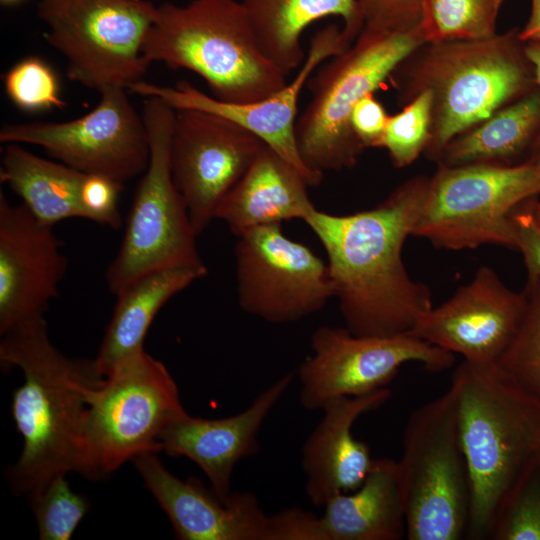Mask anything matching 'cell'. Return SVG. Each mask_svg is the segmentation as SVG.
I'll return each mask as SVG.
<instances>
[{
    "mask_svg": "<svg viewBox=\"0 0 540 540\" xmlns=\"http://www.w3.org/2000/svg\"><path fill=\"white\" fill-rule=\"evenodd\" d=\"M429 182V177L419 175L371 209L347 215L314 209L303 220L327 253L335 298L351 333L410 334L433 308L430 289L411 278L402 260Z\"/></svg>",
    "mask_w": 540,
    "mask_h": 540,
    "instance_id": "obj_1",
    "label": "cell"
},
{
    "mask_svg": "<svg viewBox=\"0 0 540 540\" xmlns=\"http://www.w3.org/2000/svg\"><path fill=\"white\" fill-rule=\"evenodd\" d=\"M0 362L20 368L24 375L11 405L23 439L19 459L9 471L12 488L30 495L58 475L81 474L87 395L105 378L95 359H73L60 352L43 317L2 335Z\"/></svg>",
    "mask_w": 540,
    "mask_h": 540,
    "instance_id": "obj_2",
    "label": "cell"
},
{
    "mask_svg": "<svg viewBox=\"0 0 540 540\" xmlns=\"http://www.w3.org/2000/svg\"><path fill=\"white\" fill-rule=\"evenodd\" d=\"M520 29L484 40L424 43L389 79L400 104L432 94V129L424 152L438 162L444 148L497 110L537 87Z\"/></svg>",
    "mask_w": 540,
    "mask_h": 540,
    "instance_id": "obj_3",
    "label": "cell"
},
{
    "mask_svg": "<svg viewBox=\"0 0 540 540\" xmlns=\"http://www.w3.org/2000/svg\"><path fill=\"white\" fill-rule=\"evenodd\" d=\"M453 377L458 382V425L471 488L467 536L487 539L505 496L540 458V398L497 363L463 361Z\"/></svg>",
    "mask_w": 540,
    "mask_h": 540,
    "instance_id": "obj_4",
    "label": "cell"
},
{
    "mask_svg": "<svg viewBox=\"0 0 540 540\" xmlns=\"http://www.w3.org/2000/svg\"><path fill=\"white\" fill-rule=\"evenodd\" d=\"M142 53L150 63L196 73L224 102L259 101L287 84V76L262 54L236 0L158 5Z\"/></svg>",
    "mask_w": 540,
    "mask_h": 540,
    "instance_id": "obj_5",
    "label": "cell"
},
{
    "mask_svg": "<svg viewBox=\"0 0 540 540\" xmlns=\"http://www.w3.org/2000/svg\"><path fill=\"white\" fill-rule=\"evenodd\" d=\"M422 44L419 27L405 33L363 27L348 49L317 67L306 83L311 100L296 121L299 154L311 171L323 176L357 164L366 148L351 126L354 107Z\"/></svg>",
    "mask_w": 540,
    "mask_h": 540,
    "instance_id": "obj_6",
    "label": "cell"
},
{
    "mask_svg": "<svg viewBox=\"0 0 540 540\" xmlns=\"http://www.w3.org/2000/svg\"><path fill=\"white\" fill-rule=\"evenodd\" d=\"M408 540L467 536L471 488L458 425V382L414 410L398 461Z\"/></svg>",
    "mask_w": 540,
    "mask_h": 540,
    "instance_id": "obj_7",
    "label": "cell"
},
{
    "mask_svg": "<svg viewBox=\"0 0 540 540\" xmlns=\"http://www.w3.org/2000/svg\"><path fill=\"white\" fill-rule=\"evenodd\" d=\"M185 412L161 361L144 349L128 357L88 392L81 475L100 480L140 454L161 451L160 434Z\"/></svg>",
    "mask_w": 540,
    "mask_h": 540,
    "instance_id": "obj_8",
    "label": "cell"
},
{
    "mask_svg": "<svg viewBox=\"0 0 540 540\" xmlns=\"http://www.w3.org/2000/svg\"><path fill=\"white\" fill-rule=\"evenodd\" d=\"M150 160L137 186L119 251L106 270L115 296L138 277L163 268L203 264L186 204L170 167L176 110L158 97L143 106Z\"/></svg>",
    "mask_w": 540,
    "mask_h": 540,
    "instance_id": "obj_9",
    "label": "cell"
},
{
    "mask_svg": "<svg viewBox=\"0 0 540 540\" xmlns=\"http://www.w3.org/2000/svg\"><path fill=\"white\" fill-rule=\"evenodd\" d=\"M540 195V167L438 165L413 235L446 250L499 245L515 249L512 214Z\"/></svg>",
    "mask_w": 540,
    "mask_h": 540,
    "instance_id": "obj_10",
    "label": "cell"
},
{
    "mask_svg": "<svg viewBox=\"0 0 540 540\" xmlns=\"http://www.w3.org/2000/svg\"><path fill=\"white\" fill-rule=\"evenodd\" d=\"M37 14L69 80L98 92L143 80L151 63L142 46L157 15L151 1L39 0Z\"/></svg>",
    "mask_w": 540,
    "mask_h": 540,
    "instance_id": "obj_11",
    "label": "cell"
},
{
    "mask_svg": "<svg viewBox=\"0 0 540 540\" xmlns=\"http://www.w3.org/2000/svg\"><path fill=\"white\" fill-rule=\"evenodd\" d=\"M123 87L100 91L89 113L65 122L7 123L2 143L40 146L59 162L84 174H100L124 184L143 174L150 144L143 116Z\"/></svg>",
    "mask_w": 540,
    "mask_h": 540,
    "instance_id": "obj_12",
    "label": "cell"
},
{
    "mask_svg": "<svg viewBox=\"0 0 540 540\" xmlns=\"http://www.w3.org/2000/svg\"><path fill=\"white\" fill-rule=\"evenodd\" d=\"M311 354L298 367L299 402L321 410L331 399L365 395L385 388L405 363L431 372L450 368L454 354L412 334L358 336L346 327L323 325L311 335Z\"/></svg>",
    "mask_w": 540,
    "mask_h": 540,
    "instance_id": "obj_13",
    "label": "cell"
},
{
    "mask_svg": "<svg viewBox=\"0 0 540 540\" xmlns=\"http://www.w3.org/2000/svg\"><path fill=\"white\" fill-rule=\"evenodd\" d=\"M237 238V296L246 313L270 323H292L335 297L328 265L287 237L281 224L253 228Z\"/></svg>",
    "mask_w": 540,
    "mask_h": 540,
    "instance_id": "obj_14",
    "label": "cell"
},
{
    "mask_svg": "<svg viewBox=\"0 0 540 540\" xmlns=\"http://www.w3.org/2000/svg\"><path fill=\"white\" fill-rule=\"evenodd\" d=\"M265 145L252 132L219 115L176 110L171 174L197 235L215 218L222 199Z\"/></svg>",
    "mask_w": 540,
    "mask_h": 540,
    "instance_id": "obj_15",
    "label": "cell"
},
{
    "mask_svg": "<svg viewBox=\"0 0 540 540\" xmlns=\"http://www.w3.org/2000/svg\"><path fill=\"white\" fill-rule=\"evenodd\" d=\"M348 48L337 25L324 27L312 37L306 58L293 81L271 96L255 102L220 101L185 80L179 81L174 87L140 80L131 84L127 90L144 97H158L175 110L205 111L239 124L298 169L309 186H317L323 176L314 173L304 164L298 150L297 103L303 87L317 67Z\"/></svg>",
    "mask_w": 540,
    "mask_h": 540,
    "instance_id": "obj_16",
    "label": "cell"
},
{
    "mask_svg": "<svg viewBox=\"0 0 540 540\" xmlns=\"http://www.w3.org/2000/svg\"><path fill=\"white\" fill-rule=\"evenodd\" d=\"M526 299L507 287L494 269L480 267L473 279L438 307L410 334L464 357L474 364H495L512 342Z\"/></svg>",
    "mask_w": 540,
    "mask_h": 540,
    "instance_id": "obj_17",
    "label": "cell"
},
{
    "mask_svg": "<svg viewBox=\"0 0 540 540\" xmlns=\"http://www.w3.org/2000/svg\"><path fill=\"white\" fill-rule=\"evenodd\" d=\"M67 257L53 226L0 191V333L44 317L59 295Z\"/></svg>",
    "mask_w": 540,
    "mask_h": 540,
    "instance_id": "obj_18",
    "label": "cell"
},
{
    "mask_svg": "<svg viewBox=\"0 0 540 540\" xmlns=\"http://www.w3.org/2000/svg\"><path fill=\"white\" fill-rule=\"evenodd\" d=\"M180 540H267L269 515L251 492L224 499L196 478L173 475L156 453L132 459Z\"/></svg>",
    "mask_w": 540,
    "mask_h": 540,
    "instance_id": "obj_19",
    "label": "cell"
},
{
    "mask_svg": "<svg viewBox=\"0 0 540 540\" xmlns=\"http://www.w3.org/2000/svg\"><path fill=\"white\" fill-rule=\"evenodd\" d=\"M295 376V372L284 374L260 392L245 410L229 417L204 419L183 413L160 434L161 450L171 457L193 461L206 475L210 488L228 498L234 467L259 451L260 429Z\"/></svg>",
    "mask_w": 540,
    "mask_h": 540,
    "instance_id": "obj_20",
    "label": "cell"
},
{
    "mask_svg": "<svg viewBox=\"0 0 540 540\" xmlns=\"http://www.w3.org/2000/svg\"><path fill=\"white\" fill-rule=\"evenodd\" d=\"M391 396L388 388L326 402L322 417L303 444L301 465L305 492L311 504L322 508L341 493L357 489L374 459L369 446L353 436L354 423L363 414L382 406Z\"/></svg>",
    "mask_w": 540,
    "mask_h": 540,
    "instance_id": "obj_21",
    "label": "cell"
},
{
    "mask_svg": "<svg viewBox=\"0 0 540 540\" xmlns=\"http://www.w3.org/2000/svg\"><path fill=\"white\" fill-rule=\"evenodd\" d=\"M301 172L265 145L218 205L215 218L235 236L260 226L304 220L315 208Z\"/></svg>",
    "mask_w": 540,
    "mask_h": 540,
    "instance_id": "obj_22",
    "label": "cell"
},
{
    "mask_svg": "<svg viewBox=\"0 0 540 540\" xmlns=\"http://www.w3.org/2000/svg\"><path fill=\"white\" fill-rule=\"evenodd\" d=\"M262 54L285 76L301 67L306 56L303 31L328 16L344 21L341 30L351 44L364 27L360 0H241Z\"/></svg>",
    "mask_w": 540,
    "mask_h": 540,
    "instance_id": "obj_23",
    "label": "cell"
},
{
    "mask_svg": "<svg viewBox=\"0 0 540 540\" xmlns=\"http://www.w3.org/2000/svg\"><path fill=\"white\" fill-rule=\"evenodd\" d=\"M321 520L328 540H399L406 536L398 461L374 459L355 490L330 498Z\"/></svg>",
    "mask_w": 540,
    "mask_h": 540,
    "instance_id": "obj_24",
    "label": "cell"
},
{
    "mask_svg": "<svg viewBox=\"0 0 540 540\" xmlns=\"http://www.w3.org/2000/svg\"><path fill=\"white\" fill-rule=\"evenodd\" d=\"M206 265H184L148 272L120 291L111 320L95 358L107 376L122 361L141 351L159 310L169 299L206 276Z\"/></svg>",
    "mask_w": 540,
    "mask_h": 540,
    "instance_id": "obj_25",
    "label": "cell"
},
{
    "mask_svg": "<svg viewBox=\"0 0 540 540\" xmlns=\"http://www.w3.org/2000/svg\"><path fill=\"white\" fill-rule=\"evenodd\" d=\"M540 135V89L497 110L447 144L437 164L516 165L527 158Z\"/></svg>",
    "mask_w": 540,
    "mask_h": 540,
    "instance_id": "obj_26",
    "label": "cell"
},
{
    "mask_svg": "<svg viewBox=\"0 0 540 540\" xmlns=\"http://www.w3.org/2000/svg\"><path fill=\"white\" fill-rule=\"evenodd\" d=\"M84 176L61 162L41 158L17 143H9L2 155L1 182L8 184L37 220L49 226L69 218L86 219L81 203Z\"/></svg>",
    "mask_w": 540,
    "mask_h": 540,
    "instance_id": "obj_27",
    "label": "cell"
},
{
    "mask_svg": "<svg viewBox=\"0 0 540 540\" xmlns=\"http://www.w3.org/2000/svg\"><path fill=\"white\" fill-rule=\"evenodd\" d=\"M504 0H421L424 43L484 40L496 35Z\"/></svg>",
    "mask_w": 540,
    "mask_h": 540,
    "instance_id": "obj_28",
    "label": "cell"
},
{
    "mask_svg": "<svg viewBox=\"0 0 540 540\" xmlns=\"http://www.w3.org/2000/svg\"><path fill=\"white\" fill-rule=\"evenodd\" d=\"M526 304L518 330L498 366L521 387L540 398V272L526 270Z\"/></svg>",
    "mask_w": 540,
    "mask_h": 540,
    "instance_id": "obj_29",
    "label": "cell"
},
{
    "mask_svg": "<svg viewBox=\"0 0 540 540\" xmlns=\"http://www.w3.org/2000/svg\"><path fill=\"white\" fill-rule=\"evenodd\" d=\"M490 539L540 540V458L524 470L505 496Z\"/></svg>",
    "mask_w": 540,
    "mask_h": 540,
    "instance_id": "obj_30",
    "label": "cell"
},
{
    "mask_svg": "<svg viewBox=\"0 0 540 540\" xmlns=\"http://www.w3.org/2000/svg\"><path fill=\"white\" fill-rule=\"evenodd\" d=\"M29 496L41 540H69L90 507L84 495L72 491L64 474Z\"/></svg>",
    "mask_w": 540,
    "mask_h": 540,
    "instance_id": "obj_31",
    "label": "cell"
},
{
    "mask_svg": "<svg viewBox=\"0 0 540 540\" xmlns=\"http://www.w3.org/2000/svg\"><path fill=\"white\" fill-rule=\"evenodd\" d=\"M432 102L431 92L423 90L401 112L388 117L381 147L394 167L409 166L425 152L431 138Z\"/></svg>",
    "mask_w": 540,
    "mask_h": 540,
    "instance_id": "obj_32",
    "label": "cell"
},
{
    "mask_svg": "<svg viewBox=\"0 0 540 540\" xmlns=\"http://www.w3.org/2000/svg\"><path fill=\"white\" fill-rule=\"evenodd\" d=\"M4 88L10 100L26 111L62 109L56 75L42 59L31 56L20 60L4 75Z\"/></svg>",
    "mask_w": 540,
    "mask_h": 540,
    "instance_id": "obj_33",
    "label": "cell"
},
{
    "mask_svg": "<svg viewBox=\"0 0 540 540\" xmlns=\"http://www.w3.org/2000/svg\"><path fill=\"white\" fill-rule=\"evenodd\" d=\"M364 28L405 33L419 27L421 0H360Z\"/></svg>",
    "mask_w": 540,
    "mask_h": 540,
    "instance_id": "obj_34",
    "label": "cell"
},
{
    "mask_svg": "<svg viewBox=\"0 0 540 540\" xmlns=\"http://www.w3.org/2000/svg\"><path fill=\"white\" fill-rule=\"evenodd\" d=\"M123 184L100 174H85L81 186V203L86 219L112 229L122 225L118 207Z\"/></svg>",
    "mask_w": 540,
    "mask_h": 540,
    "instance_id": "obj_35",
    "label": "cell"
},
{
    "mask_svg": "<svg viewBox=\"0 0 540 540\" xmlns=\"http://www.w3.org/2000/svg\"><path fill=\"white\" fill-rule=\"evenodd\" d=\"M267 540H328L321 515L290 507L269 515Z\"/></svg>",
    "mask_w": 540,
    "mask_h": 540,
    "instance_id": "obj_36",
    "label": "cell"
},
{
    "mask_svg": "<svg viewBox=\"0 0 540 540\" xmlns=\"http://www.w3.org/2000/svg\"><path fill=\"white\" fill-rule=\"evenodd\" d=\"M389 115L374 93L364 96L351 114L352 129L365 148L381 147Z\"/></svg>",
    "mask_w": 540,
    "mask_h": 540,
    "instance_id": "obj_37",
    "label": "cell"
},
{
    "mask_svg": "<svg viewBox=\"0 0 540 540\" xmlns=\"http://www.w3.org/2000/svg\"><path fill=\"white\" fill-rule=\"evenodd\" d=\"M533 199L527 200L523 207L514 211L512 223L515 247L523 255L526 270L540 272V227L531 213Z\"/></svg>",
    "mask_w": 540,
    "mask_h": 540,
    "instance_id": "obj_38",
    "label": "cell"
},
{
    "mask_svg": "<svg viewBox=\"0 0 540 540\" xmlns=\"http://www.w3.org/2000/svg\"><path fill=\"white\" fill-rule=\"evenodd\" d=\"M519 36L523 41H540V0H531V13Z\"/></svg>",
    "mask_w": 540,
    "mask_h": 540,
    "instance_id": "obj_39",
    "label": "cell"
},
{
    "mask_svg": "<svg viewBox=\"0 0 540 540\" xmlns=\"http://www.w3.org/2000/svg\"><path fill=\"white\" fill-rule=\"evenodd\" d=\"M525 51L534 69L536 85L540 89V41H525Z\"/></svg>",
    "mask_w": 540,
    "mask_h": 540,
    "instance_id": "obj_40",
    "label": "cell"
},
{
    "mask_svg": "<svg viewBox=\"0 0 540 540\" xmlns=\"http://www.w3.org/2000/svg\"><path fill=\"white\" fill-rule=\"evenodd\" d=\"M525 161L540 167V135L534 142Z\"/></svg>",
    "mask_w": 540,
    "mask_h": 540,
    "instance_id": "obj_41",
    "label": "cell"
},
{
    "mask_svg": "<svg viewBox=\"0 0 540 540\" xmlns=\"http://www.w3.org/2000/svg\"><path fill=\"white\" fill-rule=\"evenodd\" d=\"M531 213L536 224L540 227V200H537L535 198L533 199L531 205Z\"/></svg>",
    "mask_w": 540,
    "mask_h": 540,
    "instance_id": "obj_42",
    "label": "cell"
},
{
    "mask_svg": "<svg viewBox=\"0 0 540 540\" xmlns=\"http://www.w3.org/2000/svg\"><path fill=\"white\" fill-rule=\"evenodd\" d=\"M3 4H15L22 0H0Z\"/></svg>",
    "mask_w": 540,
    "mask_h": 540,
    "instance_id": "obj_43",
    "label": "cell"
}]
</instances>
